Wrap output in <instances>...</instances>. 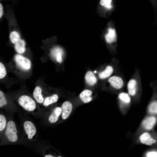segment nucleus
I'll use <instances>...</instances> for the list:
<instances>
[{
  "instance_id": "f257e3e1",
  "label": "nucleus",
  "mask_w": 157,
  "mask_h": 157,
  "mask_svg": "<svg viewBox=\"0 0 157 157\" xmlns=\"http://www.w3.org/2000/svg\"><path fill=\"white\" fill-rule=\"evenodd\" d=\"M127 93L134 101L138 100L142 91L140 70L138 68L135 71L126 85Z\"/></svg>"
},
{
  "instance_id": "f03ea898",
  "label": "nucleus",
  "mask_w": 157,
  "mask_h": 157,
  "mask_svg": "<svg viewBox=\"0 0 157 157\" xmlns=\"http://www.w3.org/2000/svg\"><path fill=\"white\" fill-rule=\"evenodd\" d=\"M106 83L110 89L119 92L122 91L126 85L124 78L120 73L108 78Z\"/></svg>"
},
{
  "instance_id": "7ed1b4c3",
  "label": "nucleus",
  "mask_w": 157,
  "mask_h": 157,
  "mask_svg": "<svg viewBox=\"0 0 157 157\" xmlns=\"http://www.w3.org/2000/svg\"><path fill=\"white\" fill-rule=\"evenodd\" d=\"M17 131L15 123L12 121H9L7 123L5 132L6 136L10 142H16L18 139Z\"/></svg>"
},
{
  "instance_id": "20e7f679",
  "label": "nucleus",
  "mask_w": 157,
  "mask_h": 157,
  "mask_svg": "<svg viewBox=\"0 0 157 157\" xmlns=\"http://www.w3.org/2000/svg\"><path fill=\"white\" fill-rule=\"evenodd\" d=\"M19 105L26 110L32 111L36 108L34 101L30 97L27 95H22L19 98Z\"/></svg>"
},
{
  "instance_id": "39448f33",
  "label": "nucleus",
  "mask_w": 157,
  "mask_h": 157,
  "mask_svg": "<svg viewBox=\"0 0 157 157\" xmlns=\"http://www.w3.org/2000/svg\"><path fill=\"white\" fill-rule=\"evenodd\" d=\"M119 67V64L115 66L112 64L107 65L98 74L99 78L102 80H106L111 76L116 69V67Z\"/></svg>"
},
{
  "instance_id": "423d86ee",
  "label": "nucleus",
  "mask_w": 157,
  "mask_h": 157,
  "mask_svg": "<svg viewBox=\"0 0 157 157\" xmlns=\"http://www.w3.org/2000/svg\"><path fill=\"white\" fill-rule=\"evenodd\" d=\"M117 99L119 106L121 109L127 108L131 104V98L127 92L123 91L119 92Z\"/></svg>"
},
{
  "instance_id": "0eeeda50",
  "label": "nucleus",
  "mask_w": 157,
  "mask_h": 157,
  "mask_svg": "<svg viewBox=\"0 0 157 157\" xmlns=\"http://www.w3.org/2000/svg\"><path fill=\"white\" fill-rule=\"evenodd\" d=\"M15 60L17 65L25 70H28L31 68V62L27 58L19 54L16 55Z\"/></svg>"
},
{
  "instance_id": "6e6552de",
  "label": "nucleus",
  "mask_w": 157,
  "mask_h": 157,
  "mask_svg": "<svg viewBox=\"0 0 157 157\" xmlns=\"http://www.w3.org/2000/svg\"><path fill=\"white\" fill-rule=\"evenodd\" d=\"M73 105L69 101H65L62 104L61 117L63 120L67 119L71 114L73 110Z\"/></svg>"
},
{
  "instance_id": "1a4fd4ad",
  "label": "nucleus",
  "mask_w": 157,
  "mask_h": 157,
  "mask_svg": "<svg viewBox=\"0 0 157 157\" xmlns=\"http://www.w3.org/2000/svg\"><path fill=\"white\" fill-rule=\"evenodd\" d=\"M157 120V118L155 116H151L147 117L142 121V127L146 130H151L155 125Z\"/></svg>"
},
{
  "instance_id": "9d476101",
  "label": "nucleus",
  "mask_w": 157,
  "mask_h": 157,
  "mask_svg": "<svg viewBox=\"0 0 157 157\" xmlns=\"http://www.w3.org/2000/svg\"><path fill=\"white\" fill-rule=\"evenodd\" d=\"M24 127L25 132L28 136V139H32L36 132L34 125L30 121H26L24 123Z\"/></svg>"
},
{
  "instance_id": "9b49d317",
  "label": "nucleus",
  "mask_w": 157,
  "mask_h": 157,
  "mask_svg": "<svg viewBox=\"0 0 157 157\" xmlns=\"http://www.w3.org/2000/svg\"><path fill=\"white\" fill-rule=\"evenodd\" d=\"M139 140L142 144L147 145H152L156 142V140L147 132H144L140 135Z\"/></svg>"
},
{
  "instance_id": "f8f14e48",
  "label": "nucleus",
  "mask_w": 157,
  "mask_h": 157,
  "mask_svg": "<svg viewBox=\"0 0 157 157\" xmlns=\"http://www.w3.org/2000/svg\"><path fill=\"white\" fill-rule=\"evenodd\" d=\"M92 93L93 92L91 90L85 89L79 94V98L83 103L84 104L88 103L92 100Z\"/></svg>"
},
{
  "instance_id": "ddd939ff",
  "label": "nucleus",
  "mask_w": 157,
  "mask_h": 157,
  "mask_svg": "<svg viewBox=\"0 0 157 157\" xmlns=\"http://www.w3.org/2000/svg\"><path fill=\"white\" fill-rule=\"evenodd\" d=\"M85 78L86 83L90 86L95 85L97 81V79L94 73L91 71H88L86 73Z\"/></svg>"
},
{
  "instance_id": "4468645a",
  "label": "nucleus",
  "mask_w": 157,
  "mask_h": 157,
  "mask_svg": "<svg viewBox=\"0 0 157 157\" xmlns=\"http://www.w3.org/2000/svg\"><path fill=\"white\" fill-rule=\"evenodd\" d=\"M62 109L61 107H57L55 108L49 117V121L51 123H54L58 120L62 114Z\"/></svg>"
},
{
  "instance_id": "2eb2a0df",
  "label": "nucleus",
  "mask_w": 157,
  "mask_h": 157,
  "mask_svg": "<svg viewBox=\"0 0 157 157\" xmlns=\"http://www.w3.org/2000/svg\"><path fill=\"white\" fill-rule=\"evenodd\" d=\"M105 37L106 42L108 44H111L116 42V35L115 30L111 28H109Z\"/></svg>"
},
{
  "instance_id": "dca6fc26",
  "label": "nucleus",
  "mask_w": 157,
  "mask_h": 157,
  "mask_svg": "<svg viewBox=\"0 0 157 157\" xmlns=\"http://www.w3.org/2000/svg\"><path fill=\"white\" fill-rule=\"evenodd\" d=\"M63 53L62 50L60 47H56L51 51V55L55 57L56 61L60 63L62 61V55Z\"/></svg>"
},
{
  "instance_id": "f3484780",
  "label": "nucleus",
  "mask_w": 157,
  "mask_h": 157,
  "mask_svg": "<svg viewBox=\"0 0 157 157\" xmlns=\"http://www.w3.org/2000/svg\"><path fill=\"white\" fill-rule=\"evenodd\" d=\"M41 93L42 90L38 86L36 87L33 92V96L37 101L39 103H42L44 100Z\"/></svg>"
},
{
  "instance_id": "a211bd4d",
  "label": "nucleus",
  "mask_w": 157,
  "mask_h": 157,
  "mask_svg": "<svg viewBox=\"0 0 157 157\" xmlns=\"http://www.w3.org/2000/svg\"><path fill=\"white\" fill-rule=\"evenodd\" d=\"M15 48L18 53L20 54L24 53L25 51V43L24 41L20 39L15 44Z\"/></svg>"
},
{
  "instance_id": "6ab92c4d",
  "label": "nucleus",
  "mask_w": 157,
  "mask_h": 157,
  "mask_svg": "<svg viewBox=\"0 0 157 157\" xmlns=\"http://www.w3.org/2000/svg\"><path fill=\"white\" fill-rule=\"evenodd\" d=\"M58 99V94H54L46 98L43 103V105L45 106L49 105L56 102Z\"/></svg>"
},
{
  "instance_id": "aec40b11",
  "label": "nucleus",
  "mask_w": 157,
  "mask_h": 157,
  "mask_svg": "<svg viewBox=\"0 0 157 157\" xmlns=\"http://www.w3.org/2000/svg\"><path fill=\"white\" fill-rule=\"evenodd\" d=\"M10 38L11 42L14 44H16L21 39L19 34L16 31H13L10 33Z\"/></svg>"
},
{
  "instance_id": "412c9836",
  "label": "nucleus",
  "mask_w": 157,
  "mask_h": 157,
  "mask_svg": "<svg viewBox=\"0 0 157 157\" xmlns=\"http://www.w3.org/2000/svg\"><path fill=\"white\" fill-rule=\"evenodd\" d=\"M112 0H101L100 3L105 8L110 9L112 7Z\"/></svg>"
},
{
  "instance_id": "4be33fe9",
  "label": "nucleus",
  "mask_w": 157,
  "mask_h": 157,
  "mask_svg": "<svg viewBox=\"0 0 157 157\" xmlns=\"http://www.w3.org/2000/svg\"><path fill=\"white\" fill-rule=\"evenodd\" d=\"M6 120L5 117L2 115H0V131H2L5 127Z\"/></svg>"
},
{
  "instance_id": "5701e85b",
  "label": "nucleus",
  "mask_w": 157,
  "mask_h": 157,
  "mask_svg": "<svg viewBox=\"0 0 157 157\" xmlns=\"http://www.w3.org/2000/svg\"><path fill=\"white\" fill-rule=\"evenodd\" d=\"M7 103V101L3 92L0 91V107L1 108Z\"/></svg>"
},
{
  "instance_id": "b1692460",
  "label": "nucleus",
  "mask_w": 157,
  "mask_h": 157,
  "mask_svg": "<svg viewBox=\"0 0 157 157\" xmlns=\"http://www.w3.org/2000/svg\"><path fill=\"white\" fill-rule=\"evenodd\" d=\"M6 74V70L4 65L1 62L0 63V78H4Z\"/></svg>"
},
{
  "instance_id": "393cba45",
  "label": "nucleus",
  "mask_w": 157,
  "mask_h": 157,
  "mask_svg": "<svg viewBox=\"0 0 157 157\" xmlns=\"http://www.w3.org/2000/svg\"><path fill=\"white\" fill-rule=\"evenodd\" d=\"M145 156L148 157H157V151L152 150L147 152Z\"/></svg>"
},
{
  "instance_id": "a878e982",
  "label": "nucleus",
  "mask_w": 157,
  "mask_h": 157,
  "mask_svg": "<svg viewBox=\"0 0 157 157\" xmlns=\"http://www.w3.org/2000/svg\"><path fill=\"white\" fill-rule=\"evenodd\" d=\"M3 14V8L2 4H0V17H1Z\"/></svg>"
},
{
  "instance_id": "bb28decb",
  "label": "nucleus",
  "mask_w": 157,
  "mask_h": 157,
  "mask_svg": "<svg viewBox=\"0 0 157 157\" xmlns=\"http://www.w3.org/2000/svg\"><path fill=\"white\" fill-rule=\"evenodd\" d=\"M45 157H53L54 156H53L52 155H46L45 156Z\"/></svg>"
},
{
  "instance_id": "cd10ccee",
  "label": "nucleus",
  "mask_w": 157,
  "mask_h": 157,
  "mask_svg": "<svg viewBox=\"0 0 157 157\" xmlns=\"http://www.w3.org/2000/svg\"><path fill=\"white\" fill-rule=\"evenodd\" d=\"M58 157H61V156H58Z\"/></svg>"
}]
</instances>
